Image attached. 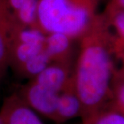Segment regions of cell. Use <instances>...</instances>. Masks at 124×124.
I'll return each mask as SVG.
<instances>
[{"label":"cell","mask_w":124,"mask_h":124,"mask_svg":"<svg viewBox=\"0 0 124 124\" xmlns=\"http://www.w3.org/2000/svg\"><path fill=\"white\" fill-rule=\"evenodd\" d=\"M115 66L106 22L98 12L78 40L73 79L82 106V120L101 110L111 97Z\"/></svg>","instance_id":"obj_1"},{"label":"cell","mask_w":124,"mask_h":124,"mask_svg":"<svg viewBox=\"0 0 124 124\" xmlns=\"http://www.w3.org/2000/svg\"><path fill=\"white\" fill-rule=\"evenodd\" d=\"M100 0H39L37 27L45 34L63 33L79 40L98 14Z\"/></svg>","instance_id":"obj_2"},{"label":"cell","mask_w":124,"mask_h":124,"mask_svg":"<svg viewBox=\"0 0 124 124\" xmlns=\"http://www.w3.org/2000/svg\"><path fill=\"white\" fill-rule=\"evenodd\" d=\"M46 34L39 28L23 26L12 17L9 33V68L30 80L52 63L45 51Z\"/></svg>","instance_id":"obj_3"},{"label":"cell","mask_w":124,"mask_h":124,"mask_svg":"<svg viewBox=\"0 0 124 124\" xmlns=\"http://www.w3.org/2000/svg\"><path fill=\"white\" fill-rule=\"evenodd\" d=\"M70 64L52 62L17 91L39 115L53 120L58 97L73 74Z\"/></svg>","instance_id":"obj_4"},{"label":"cell","mask_w":124,"mask_h":124,"mask_svg":"<svg viewBox=\"0 0 124 124\" xmlns=\"http://www.w3.org/2000/svg\"><path fill=\"white\" fill-rule=\"evenodd\" d=\"M101 13L107 24L115 73L124 76V11L106 4Z\"/></svg>","instance_id":"obj_5"},{"label":"cell","mask_w":124,"mask_h":124,"mask_svg":"<svg viewBox=\"0 0 124 124\" xmlns=\"http://www.w3.org/2000/svg\"><path fill=\"white\" fill-rule=\"evenodd\" d=\"M0 120L2 124H44L17 92L4 98L0 108Z\"/></svg>","instance_id":"obj_6"},{"label":"cell","mask_w":124,"mask_h":124,"mask_svg":"<svg viewBox=\"0 0 124 124\" xmlns=\"http://www.w3.org/2000/svg\"><path fill=\"white\" fill-rule=\"evenodd\" d=\"M81 101L77 93L72 74L71 78L58 97L53 121L57 123L65 122L78 116H81Z\"/></svg>","instance_id":"obj_7"},{"label":"cell","mask_w":124,"mask_h":124,"mask_svg":"<svg viewBox=\"0 0 124 124\" xmlns=\"http://www.w3.org/2000/svg\"><path fill=\"white\" fill-rule=\"evenodd\" d=\"M78 42L65 34L48 33L46 34L45 51L51 62L72 64L74 44Z\"/></svg>","instance_id":"obj_8"},{"label":"cell","mask_w":124,"mask_h":124,"mask_svg":"<svg viewBox=\"0 0 124 124\" xmlns=\"http://www.w3.org/2000/svg\"><path fill=\"white\" fill-rule=\"evenodd\" d=\"M12 14L7 0H0V82L9 69V33Z\"/></svg>","instance_id":"obj_9"},{"label":"cell","mask_w":124,"mask_h":124,"mask_svg":"<svg viewBox=\"0 0 124 124\" xmlns=\"http://www.w3.org/2000/svg\"><path fill=\"white\" fill-rule=\"evenodd\" d=\"M39 0H7L14 19L28 27H37V5Z\"/></svg>","instance_id":"obj_10"},{"label":"cell","mask_w":124,"mask_h":124,"mask_svg":"<svg viewBox=\"0 0 124 124\" xmlns=\"http://www.w3.org/2000/svg\"><path fill=\"white\" fill-rule=\"evenodd\" d=\"M82 124H124V115L117 110H98L83 119Z\"/></svg>","instance_id":"obj_11"},{"label":"cell","mask_w":124,"mask_h":124,"mask_svg":"<svg viewBox=\"0 0 124 124\" xmlns=\"http://www.w3.org/2000/svg\"><path fill=\"white\" fill-rule=\"evenodd\" d=\"M106 4L124 11V0H108Z\"/></svg>","instance_id":"obj_12"},{"label":"cell","mask_w":124,"mask_h":124,"mask_svg":"<svg viewBox=\"0 0 124 124\" xmlns=\"http://www.w3.org/2000/svg\"><path fill=\"white\" fill-rule=\"evenodd\" d=\"M0 124H2V123H1V120H0Z\"/></svg>","instance_id":"obj_13"}]
</instances>
